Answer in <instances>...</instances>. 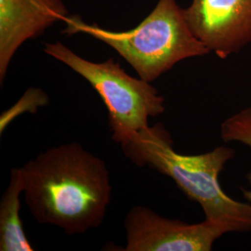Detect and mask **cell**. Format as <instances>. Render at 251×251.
<instances>
[{
	"instance_id": "6da1fadb",
	"label": "cell",
	"mask_w": 251,
	"mask_h": 251,
	"mask_svg": "<svg viewBox=\"0 0 251 251\" xmlns=\"http://www.w3.org/2000/svg\"><path fill=\"white\" fill-rule=\"evenodd\" d=\"M22 171L25 202L38 224L70 235L102 225L112 197L110 171L102 158L69 143L39 152Z\"/></svg>"
},
{
	"instance_id": "7a4b0ae2",
	"label": "cell",
	"mask_w": 251,
	"mask_h": 251,
	"mask_svg": "<svg viewBox=\"0 0 251 251\" xmlns=\"http://www.w3.org/2000/svg\"><path fill=\"white\" fill-rule=\"evenodd\" d=\"M121 148L137 167H148L170 177L200 205L205 220L226 225L231 233L251 232V203L227 196L219 180L225 165L235 155L233 148L219 146L200 154H181L175 151L170 132L160 123L135 133Z\"/></svg>"
},
{
	"instance_id": "3957f363",
	"label": "cell",
	"mask_w": 251,
	"mask_h": 251,
	"mask_svg": "<svg viewBox=\"0 0 251 251\" xmlns=\"http://www.w3.org/2000/svg\"><path fill=\"white\" fill-rule=\"evenodd\" d=\"M63 34H86L105 43L129 63L139 77L148 82L157 79L177 63L210 50L193 34L177 0H158L156 6L133 29L115 32L90 25L79 15L63 21Z\"/></svg>"
},
{
	"instance_id": "277c9868",
	"label": "cell",
	"mask_w": 251,
	"mask_h": 251,
	"mask_svg": "<svg viewBox=\"0 0 251 251\" xmlns=\"http://www.w3.org/2000/svg\"><path fill=\"white\" fill-rule=\"evenodd\" d=\"M43 50L88 81L97 91L108 112V124L115 143L124 144L149 126L150 117L162 115L165 98L151 82L129 75L113 58L90 62L60 41L45 43Z\"/></svg>"
},
{
	"instance_id": "5b68a950",
	"label": "cell",
	"mask_w": 251,
	"mask_h": 251,
	"mask_svg": "<svg viewBox=\"0 0 251 251\" xmlns=\"http://www.w3.org/2000/svg\"><path fill=\"white\" fill-rule=\"evenodd\" d=\"M125 251H209L225 233L226 225L204 220L190 225L171 220L144 206L131 207L124 220Z\"/></svg>"
},
{
	"instance_id": "8992f818",
	"label": "cell",
	"mask_w": 251,
	"mask_h": 251,
	"mask_svg": "<svg viewBox=\"0 0 251 251\" xmlns=\"http://www.w3.org/2000/svg\"><path fill=\"white\" fill-rule=\"evenodd\" d=\"M185 16L195 36L221 59L251 43V0H192Z\"/></svg>"
},
{
	"instance_id": "52a82bcc",
	"label": "cell",
	"mask_w": 251,
	"mask_h": 251,
	"mask_svg": "<svg viewBox=\"0 0 251 251\" xmlns=\"http://www.w3.org/2000/svg\"><path fill=\"white\" fill-rule=\"evenodd\" d=\"M69 15L62 0H0V82L21 46Z\"/></svg>"
},
{
	"instance_id": "ba28073f",
	"label": "cell",
	"mask_w": 251,
	"mask_h": 251,
	"mask_svg": "<svg viewBox=\"0 0 251 251\" xmlns=\"http://www.w3.org/2000/svg\"><path fill=\"white\" fill-rule=\"evenodd\" d=\"M24 177L21 168L10 170L9 185L0 200V251H33L20 217V197L24 193Z\"/></svg>"
},
{
	"instance_id": "9c48e42d",
	"label": "cell",
	"mask_w": 251,
	"mask_h": 251,
	"mask_svg": "<svg viewBox=\"0 0 251 251\" xmlns=\"http://www.w3.org/2000/svg\"><path fill=\"white\" fill-rule=\"evenodd\" d=\"M221 138L225 143H239L251 147V106L226 118L221 124ZM251 184V172L247 176ZM244 198L251 203V190L241 189Z\"/></svg>"
},
{
	"instance_id": "30bf717a",
	"label": "cell",
	"mask_w": 251,
	"mask_h": 251,
	"mask_svg": "<svg viewBox=\"0 0 251 251\" xmlns=\"http://www.w3.org/2000/svg\"><path fill=\"white\" fill-rule=\"evenodd\" d=\"M49 96L45 91L38 88H30L17 100V102L3 112L0 116V134L16 118L25 113L36 114L38 108L44 107L49 103Z\"/></svg>"
}]
</instances>
